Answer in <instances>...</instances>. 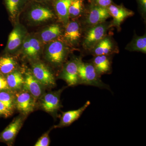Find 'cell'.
<instances>
[{
    "label": "cell",
    "instance_id": "19",
    "mask_svg": "<svg viewBox=\"0 0 146 146\" xmlns=\"http://www.w3.org/2000/svg\"><path fill=\"white\" fill-rule=\"evenodd\" d=\"M63 30L59 24L51 25L44 29L40 33V41L47 44L59 38L63 34Z\"/></svg>",
    "mask_w": 146,
    "mask_h": 146
},
{
    "label": "cell",
    "instance_id": "27",
    "mask_svg": "<svg viewBox=\"0 0 146 146\" xmlns=\"http://www.w3.org/2000/svg\"><path fill=\"white\" fill-rule=\"evenodd\" d=\"M49 131L48 132H46L40 138L38 139V141L35 145V146H48L50 144V139L49 136Z\"/></svg>",
    "mask_w": 146,
    "mask_h": 146
},
{
    "label": "cell",
    "instance_id": "31",
    "mask_svg": "<svg viewBox=\"0 0 146 146\" xmlns=\"http://www.w3.org/2000/svg\"><path fill=\"white\" fill-rule=\"evenodd\" d=\"M12 111L9 109L3 103L0 101V115H4L5 117L10 116Z\"/></svg>",
    "mask_w": 146,
    "mask_h": 146
},
{
    "label": "cell",
    "instance_id": "32",
    "mask_svg": "<svg viewBox=\"0 0 146 146\" xmlns=\"http://www.w3.org/2000/svg\"><path fill=\"white\" fill-rule=\"evenodd\" d=\"M23 44V51L24 53L27 56H28L30 49L29 36H27L26 37H25Z\"/></svg>",
    "mask_w": 146,
    "mask_h": 146
},
{
    "label": "cell",
    "instance_id": "1",
    "mask_svg": "<svg viewBox=\"0 0 146 146\" xmlns=\"http://www.w3.org/2000/svg\"><path fill=\"white\" fill-rule=\"evenodd\" d=\"M78 84L95 86L100 89H105L112 92L109 85L102 80L94 65L91 62H84L81 56L78 57Z\"/></svg>",
    "mask_w": 146,
    "mask_h": 146
},
{
    "label": "cell",
    "instance_id": "9",
    "mask_svg": "<svg viewBox=\"0 0 146 146\" xmlns=\"http://www.w3.org/2000/svg\"><path fill=\"white\" fill-rule=\"evenodd\" d=\"M107 8L110 16L112 18V21H111V26L112 28H117L118 31L121 30V25L123 22L126 18L134 15L132 10L126 8L123 4L117 5L113 3Z\"/></svg>",
    "mask_w": 146,
    "mask_h": 146
},
{
    "label": "cell",
    "instance_id": "24",
    "mask_svg": "<svg viewBox=\"0 0 146 146\" xmlns=\"http://www.w3.org/2000/svg\"><path fill=\"white\" fill-rule=\"evenodd\" d=\"M16 62L10 56L0 57V72L3 74L7 75L15 70Z\"/></svg>",
    "mask_w": 146,
    "mask_h": 146
},
{
    "label": "cell",
    "instance_id": "16",
    "mask_svg": "<svg viewBox=\"0 0 146 146\" xmlns=\"http://www.w3.org/2000/svg\"><path fill=\"white\" fill-rule=\"evenodd\" d=\"M23 87L24 90L28 91L36 100L42 97L43 94V85L31 73L26 74Z\"/></svg>",
    "mask_w": 146,
    "mask_h": 146
},
{
    "label": "cell",
    "instance_id": "21",
    "mask_svg": "<svg viewBox=\"0 0 146 146\" xmlns=\"http://www.w3.org/2000/svg\"><path fill=\"white\" fill-rule=\"evenodd\" d=\"M85 9L84 0H71L68 10L70 21L81 18L85 12Z\"/></svg>",
    "mask_w": 146,
    "mask_h": 146
},
{
    "label": "cell",
    "instance_id": "20",
    "mask_svg": "<svg viewBox=\"0 0 146 146\" xmlns=\"http://www.w3.org/2000/svg\"><path fill=\"white\" fill-rule=\"evenodd\" d=\"M125 49L130 52H138L146 53V35L138 36L134 33L133 38L126 45Z\"/></svg>",
    "mask_w": 146,
    "mask_h": 146
},
{
    "label": "cell",
    "instance_id": "7",
    "mask_svg": "<svg viewBox=\"0 0 146 146\" xmlns=\"http://www.w3.org/2000/svg\"><path fill=\"white\" fill-rule=\"evenodd\" d=\"M32 71L33 75L43 86L54 87L56 85L53 74L44 63H35L32 66Z\"/></svg>",
    "mask_w": 146,
    "mask_h": 146
},
{
    "label": "cell",
    "instance_id": "5",
    "mask_svg": "<svg viewBox=\"0 0 146 146\" xmlns=\"http://www.w3.org/2000/svg\"><path fill=\"white\" fill-rule=\"evenodd\" d=\"M83 29L80 21L71 20L65 26L63 40L69 46L77 48L81 44Z\"/></svg>",
    "mask_w": 146,
    "mask_h": 146
},
{
    "label": "cell",
    "instance_id": "23",
    "mask_svg": "<svg viewBox=\"0 0 146 146\" xmlns=\"http://www.w3.org/2000/svg\"><path fill=\"white\" fill-rule=\"evenodd\" d=\"M6 78L10 89L18 90L23 86L24 78L20 72L14 71L7 74Z\"/></svg>",
    "mask_w": 146,
    "mask_h": 146
},
{
    "label": "cell",
    "instance_id": "29",
    "mask_svg": "<svg viewBox=\"0 0 146 146\" xmlns=\"http://www.w3.org/2000/svg\"><path fill=\"white\" fill-rule=\"evenodd\" d=\"M138 4V10L142 18L146 21V0H136Z\"/></svg>",
    "mask_w": 146,
    "mask_h": 146
},
{
    "label": "cell",
    "instance_id": "3",
    "mask_svg": "<svg viewBox=\"0 0 146 146\" xmlns=\"http://www.w3.org/2000/svg\"><path fill=\"white\" fill-rule=\"evenodd\" d=\"M58 38L49 42L46 50L47 60L56 67L63 65L70 52L69 46L63 39Z\"/></svg>",
    "mask_w": 146,
    "mask_h": 146
},
{
    "label": "cell",
    "instance_id": "33",
    "mask_svg": "<svg viewBox=\"0 0 146 146\" xmlns=\"http://www.w3.org/2000/svg\"><path fill=\"white\" fill-rule=\"evenodd\" d=\"M33 1L37 2L44 3L49 2L50 1L52 2V0H33Z\"/></svg>",
    "mask_w": 146,
    "mask_h": 146
},
{
    "label": "cell",
    "instance_id": "26",
    "mask_svg": "<svg viewBox=\"0 0 146 146\" xmlns=\"http://www.w3.org/2000/svg\"><path fill=\"white\" fill-rule=\"evenodd\" d=\"M7 91H0V101L12 111L15 106V97Z\"/></svg>",
    "mask_w": 146,
    "mask_h": 146
},
{
    "label": "cell",
    "instance_id": "17",
    "mask_svg": "<svg viewBox=\"0 0 146 146\" xmlns=\"http://www.w3.org/2000/svg\"><path fill=\"white\" fill-rule=\"evenodd\" d=\"M71 2V0H52V1L55 13L58 21L64 27L70 21L68 10Z\"/></svg>",
    "mask_w": 146,
    "mask_h": 146
},
{
    "label": "cell",
    "instance_id": "15",
    "mask_svg": "<svg viewBox=\"0 0 146 146\" xmlns=\"http://www.w3.org/2000/svg\"><path fill=\"white\" fill-rule=\"evenodd\" d=\"M90 104L91 102L88 100L86 102L83 106L78 109L62 112L60 122L58 125L55 126V127H63L70 125L81 117L84 112Z\"/></svg>",
    "mask_w": 146,
    "mask_h": 146
},
{
    "label": "cell",
    "instance_id": "6",
    "mask_svg": "<svg viewBox=\"0 0 146 146\" xmlns=\"http://www.w3.org/2000/svg\"><path fill=\"white\" fill-rule=\"evenodd\" d=\"M117 44L111 35H107L95 45L88 54L96 56L102 55H112L119 54Z\"/></svg>",
    "mask_w": 146,
    "mask_h": 146
},
{
    "label": "cell",
    "instance_id": "11",
    "mask_svg": "<svg viewBox=\"0 0 146 146\" xmlns=\"http://www.w3.org/2000/svg\"><path fill=\"white\" fill-rule=\"evenodd\" d=\"M65 87L58 91L49 92L42 96L41 106L45 111L52 114H56L62 106L60 95Z\"/></svg>",
    "mask_w": 146,
    "mask_h": 146
},
{
    "label": "cell",
    "instance_id": "4",
    "mask_svg": "<svg viewBox=\"0 0 146 146\" xmlns=\"http://www.w3.org/2000/svg\"><path fill=\"white\" fill-rule=\"evenodd\" d=\"M110 17L108 8L89 3L80 23L84 29L105 22Z\"/></svg>",
    "mask_w": 146,
    "mask_h": 146
},
{
    "label": "cell",
    "instance_id": "13",
    "mask_svg": "<svg viewBox=\"0 0 146 146\" xmlns=\"http://www.w3.org/2000/svg\"><path fill=\"white\" fill-rule=\"evenodd\" d=\"M112 56L107 55L96 56L90 61L100 76L112 73Z\"/></svg>",
    "mask_w": 146,
    "mask_h": 146
},
{
    "label": "cell",
    "instance_id": "2",
    "mask_svg": "<svg viewBox=\"0 0 146 146\" xmlns=\"http://www.w3.org/2000/svg\"><path fill=\"white\" fill-rule=\"evenodd\" d=\"M111 21L105 22L83 29L81 44L84 50L88 53L100 41L108 35L112 28Z\"/></svg>",
    "mask_w": 146,
    "mask_h": 146
},
{
    "label": "cell",
    "instance_id": "14",
    "mask_svg": "<svg viewBox=\"0 0 146 146\" xmlns=\"http://www.w3.org/2000/svg\"><path fill=\"white\" fill-rule=\"evenodd\" d=\"M25 36V31L23 27L17 24L9 36L7 50L13 52L23 44Z\"/></svg>",
    "mask_w": 146,
    "mask_h": 146
},
{
    "label": "cell",
    "instance_id": "10",
    "mask_svg": "<svg viewBox=\"0 0 146 146\" xmlns=\"http://www.w3.org/2000/svg\"><path fill=\"white\" fill-rule=\"evenodd\" d=\"M28 12L29 19L32 22L40 23L46 22L55 17L52 10L40 3L35 1Z\"/></svg>",
    "mask_w": 146,
    "mask_h": 146
},
{
    "label": "cell",
    "instance_id": "28",
    "mask_svg": "<svg viewBox=\"0 0 146 146\" xmlns=\"http://www.w3.org/2000/svg\"><path fill=\"white\" fill-rule=\"evenodd\" d=\"M89 3L107 8L113 3L112 0H88Z\"/></svg>",
    "mask_w": 146,
    "mask_h": 146
},
{
    "label": "cell",
    "instance_id": "22",
    "mask_svg": "<svg viewBox=\"0 0 146 146\" xmlns=\"http://www.w3.org/2000/svg\"><path fill=\"white\" fill-rule=\"evenodd\" d=\"M28 2V0H5L7 8L11 18H16Z\"/></svg>",
    "mask_w": 146,
    "mask_h": 146
},
{
    "label": "cell",
    "instance_id": "30",
    "mask_svg": "<svg viewBox=\"0 0 146 146\" xmlns=\"http://www.w3.org/2000/svg\"><path fill=\"white\" fill-rule=\"evenodd\" d=\"M10 90L6 78L3 76L2 74H0V91H9Z\"/></svg>",
    "mask_w": 146,
    "mask_h": 146
},
{
    "label": "cell",
    "instance_id": "18",
    "mask_svg": "<svg viewBox=\"0 0 146 146\" xmlns=\"http://www.w3.org/2000/svg\"><path fill=\"white\" fill-rule=\"evenodd\" d=\"M23 124V119L18 117L13 119L0 135V138L4 142L11 143L13 141Z\"/></svg>",
    "mask_w": 146,
    "mask_h": 146
},
{
    "label": "cell",
    "instance_id": "8",
    "mask_svg": "<svg viewBox=\"0 0 146 146\" xmlns=\"http://www.w3.org/2000/svg\"><path fill=\"white\" fill-rule=\"evenodd\" d=\"M59 78L66 82L69 86L79 85L78 57H73L63 65Z\"/></svg>",
    "mask_w": 146,
    "mask_h": 146
},
{
    "label": "cell",
    "instance_id": "12",
    "mask_svg": "<svg viewBox=\"0 0 146 146\" xmlns=\"http://www.w3.org/2000/svg\"><path fill=\"white\" fill-rule=\"evenodd\" d=\"M36 101L30 93L24 90L16 94L15 106L20 112L27 114L33 111Z\"/></svg>",
    "mask_w": 146,
    "mask_h": 146
},
{
    "label": "cell",
    "instance_id": "25",
    "mask_svg": "<svg viewBox=\"0 0 146 146\" xmlns=\"http://www.w3.org/2000/svg\"><path fill=\"white\" fill-rule=\"evenodd\" d=\"M30 49L28 57L35 58L38 57L42 50V42L35 36H29Z\"/></svg>",
    "mask_w": 146,
    "mask_h": 146
}]
</instances>
